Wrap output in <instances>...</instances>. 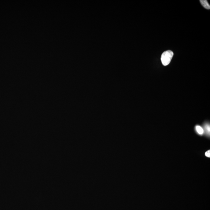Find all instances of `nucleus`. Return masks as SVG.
<instances>
[{"label": "nucleus", "instance_id": "f257e3e1", "mask_svg": "<svg viewBox=\"0 0 210 210\" xmlns=\"http://www.w3.org/2000/svg\"><path fill=\"white\" fill-rule=\"evenodd\" d=\"M174 55L173 52L172 51L168 50L164 52L161 56V60L163 65L167 66L171 62L173 56Z\"/></svg>", "mask_w": 210, "mask_h": 210}, {"label": "nucleus", "instance_id": "f03ea898", "mask_svg": "<svg viewBox=\"0 0 210 210\" xmlns=\"http://www.w3.org/2000/svg\"><path fill=\"white\" fill-rule=\"evenodd\" d=\"M201 4L204 8L206 9H210V6L207 0H200Z\"/></svg>", "mask_w": 210, "mask_h": 210}, {"label": "nucleus", "instance_id": "7ed1b4c3", "mask_svg": "<svg viewBox=\"0 0 210 210\" xmlns=\"http://www.w3.org/2000/svg\"><path fill=\"white\" fill-rule=\"evenodd\" d=\"M196 130L197 132L200 135H202L204 133L203 128L200 126H197L196 127Z\"/></svg>", "mask_w": 210, "mask_h": 210}, {"label": "nucleus", "instance_id": "20e7f679", "mask_svg": "<svg viewBox=\"0 0 210 210\" xmlns=\"http://www.w3.org/2000/svg\"><path fill=\"white\" fill-rule=\"evenodd\" d=\"M210 126L209 125H205V127H204V131H205L206 134L208 135L210 134Z\"/></svg>", "mask_w": 210, "mask_h": 210}, {"label": "nucleus", "instance_id": "39448f33", "mask_svg": "<svg viewBox=\"0 0 210 210\" xmlns=\"http://www.w3.org/2000/svg\"><path fill=\"white\" fill-rule=\"evenodd\" d=\"M205 156L208 157V158H210V151L208 150L205 153Z\"/></svg>", "mask_w": 210, "mask_h": 210}]
</instances>
